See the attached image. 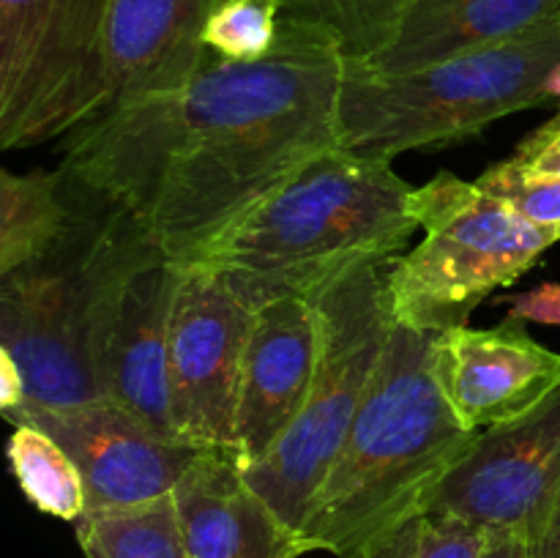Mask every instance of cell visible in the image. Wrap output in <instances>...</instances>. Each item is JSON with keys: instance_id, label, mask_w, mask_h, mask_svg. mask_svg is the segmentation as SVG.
I'll return each mask as SVG.
<instances>
[{"instance_id": "ffe728a7", "label": "cell", "mask_w": 560, "mask_h": 558, "mask_svg": "<svg viewBox=\"0 0 560 558\" xmlns=\"http://www.w3.org/2000/svg\"><path fill=\"white\" fill-rule=\"evenodd\" d=\"M5 452L16 487L38 512L66 523H77L88 512L80 468L55 438L33 425H14Z\"/></svg>"}, {"instance_id": "8fae6325", "label": "cell", "mask_w": 560, "mask_h": 558, "mask_svg": "<svg viewBox=\"0 0 560 558\" xmlns=\"http://www.w3.org/2000/svg\"><path fill=\"white\" fill-rule=\"evenodd\" d=\"M558 490L560 386L520 419L481 430L427 498L424 512L463 520L485 534L512 531L528 539Z\"/></svg>"}, {"instance_id": "cb8c5ba5", "label": "cell", "mask_w": 560, "mask_h": 558, "mask_svg": "<svg viewBox=\"0 0 560 558\" xmlns=\"http://www.w3.org/2000/svg\"><path fill=\"white\" fill-rule=\"evenodd\" d=\"M476 184L523 213L528 222L560 233V178H525L503 159L479 175Z\"/></svg>"}, {"instance_id": "30bf717a", "label": "cell", "mask_w": 560, "mask_h": 558, "mask_svg": "<svg viewBox=\"0 0 560 558\" xmlns=\"http://www.w3.org/2000/svg\"><path fill=\"white\" fill-rule=\"evenodd\" d=\"M252 315L219 274L184 268L170 328V408L184 443L233 452Z\"/></svg>"}, {"instance_id": "5b68a950", "label": "cell", "mask_w": 560, "mask_h": 558, "mask_svg": "<svg viewBox=\"0 0 560 558\" xmlns=\"http://www.w3.org/2000/svg\"><path fill=\"white\" fill-rule=\"evenodd\" d=\"M74 189L80 211L66 239L0 277V348L20 364L25 403L44 408L107 399L93 367V326L109 277L140 235L129 213Z\"/></svg>"}, {"instance_id": "9a60e30c", "label": "cell", "mask_w": 560, "mask_h": 558, "mask_svg": "<svg viewBox=\"0 0 560 558\" xmlns=\"http://www.w3.org/2000/svg\"><path fill=\"white\" fill-rule=\"evenodd\" d=\"M211 5L213 0H109L104 109L184 88L211 60L202 44Z\"/></svg>"}, {"instance_id": "f546056e", "label": "cell", "mask_w": 560, "mask_h": 558, "mask_svg": "<svg viewBox=\"0 0 560 558\" xmlns=\"http://www.w3.org/2000/svg\"><path fill=\"white\" fill-rule=\"evenodd\" d=\"M547 93H550L552 104H560V63L547 74Z\"/></svg>"}, {"instance_id": "7a4b0ae2", "label": "cell", "mask_w": 560, "mask_h": 558, "mask_svg": "<svg viewBox=\"0 0 560 558\" xmlns=\"http://www.w3.org/2000/svg\"><path fill=\"white\" fill-rule=\"evenodd\" d=\"M438 334L394 323L353 427L312 501L301 553L366 558L424 512L443 476L468 454L470 430L438 372Z\"/></svg>"}, {"instance_id": "83f0119b", "label": "cell", "mask_w": 560, "mask_h": 558, "mask_svg": "<svg viewBox=\"0 0 560 558\" xmlns=\"http://www.w3.org/2000/svg\"><path fill=\"white\" fill-rule=\"evenodd\" d=\"M27 399L25 377H22L20 364L5 348H0V414L20 408Z\"/></svg>"}, {"instance_id": "3957f363", "label": "cell", "mask_w": 560, "mask_h": 558, "mask_svg": "<svg viewBox=\"0 0 560 558\" xmlns=\"http://www.w3.org/2000/svg\"><path fill=\"white\" fill-rule=\"evenodd\" d=\"M413 191L392 162L337 146L219 235L189 268L219 274L257 310L273 299H310L366 263L399 255L419 222Z\"/></svg>"}, {"instance_id": "8992f818", "label": "cell", "mask_w": 560, "mask_h": 558, "mask_svg": "<svg viewBox=\"0 0 560 558\" xmlns=\"http://www.w3.org/2000/svg\"><path fill=\"white\" fill-rule=\"evenodd\" d=\"M413 213L424 239L386 271L397 326L446 334L468 326L476 306L541 260L560 233L528 222L479 184L438 173L416 186Z\"/></svg>"}, {"instance_id": "4fadbf2b", "label": "cell", "mask_w": 560, "mask_h": 558, "mask_svg": "<svg viewBox=\"0 0 560 558\" xmlns=\"http://www.w3.org/2000/svg\"><path fill=\"white\" fill-rule=\"evenodd\" d=\"M320 350L317 306L284 295L257 306L241 372L233 454L241 468L260 463L293 427L310 397Z\"/></svg>"}, {"instance_id": "4316f807", "label": "cell", "mask_w": 560, "mask_h": 558, "mask_svg": "<svg viewBox=\"0 0 560 558\" xmlns=\"http://www.w3.org/2000/svg\"><path fill=\"white\" fill-rule=\"evenodd\" d=\"M530 558H560V490L528 536Z\"/></svg>"}, {"instance_id": "52a82bcc", "label": "cell", "mask_w": 560, "mask_h": 558, "mask_svg": "<svg viewBox=\"0 0 560 558\" xmlns=\"http://www.w3.org/2000/svg\"><path fill=\"white\" fill-rule=\"evenodd\" d=\"M388 263H366L310 295L320 321L310 397L277 446L260 463L241 468L295 539L370 392L394 328L386 295Z\"/></svg>"}, {"instance_id": "7c38bea8", "label": "cell", "mask_w": 560, "mask_h": 558, "mask_svg": "<svg viewBox=\"0 0 560 558\" xmlns=\"http://www.w3.org/2000/svg\"><path fill=\"white\" fill-rule=\"evenodd\" d=\"M9 425H33L63 446L80 468L88 512L131 509L173 496L178 481L206 449L156 435L113 399L44 408L20 405L3 414Z\"/></svg>"}, {"instance_id": "2e32d148", "label": "cell", "mask_w": 560, "mask_h": 558, "mask_svg": "<svg viewBox=\"0 0 560 558\" xmlns=\"http://www.w3.org/2000/svg\"><path fill=\"white\" fill-rule=\"evenodd\" d=\"M186 558H301L299 539L244 479L228 449H206L173 490Z\"/></svg>"}, {"instance_id": "484cf974", "label": "cell", "mask_w": 560, "mask_h": 558, "mask_svg": "<svg viewBox=\"0 0 560 558\" xmlns=\"http://www.w3.org/2000/svg\"><path fill=\"white\" fill-rule=\"evenodd\" d=\"M509 321L560 326V282H541L525 293L506 295Z\"/></svg>"}, {"instance_id": "d4e9b609", "label": "cell", "mask_w": 560, "mask_h": 558, "mask_svg": "<svg viewBox=\"0 0 560 558\" xmlns=\"http://www.w3.org/2000/svg\"><path fill=\"white\" fill-rule=\"evenodd\" d=\"M506 164L525 178H560V113L530 131Z\"/></svg>"}, {"instance_id": "44dd1931", "label": "cell", "mask_w": 560, "mask_h": 558, "mask_svg": "<svg viewBox=\"0 0 560 558\" xmlns=\"http://www.w3.org/2000/svg\"><path fill=\"white\" fill-rule=\"evenodd\" d=\"M408 0H282L284 20L339 38L348 58L370 60L392 42Z\"/></svg>"}, {"instance_id": "e0dca14e", "label": "cell", "mask_w": 560, "mask_h": 558, "mask_svg": "<svg viewBox=\"0 0 560 558\" xmlns=\"http://www.w3.org/2000/svg\"><path fill=\"white\" fill-rule=\"evenodd\" d=\"M558 16L560 0H408L392 42L361 63L386 74L424 69Z\"/></svg>"}, {"instance_id": "5bb4252c", "label": "cell", "mask_w": 560, "mask_h": 558, "mask_svg": "<svg viewBox=\"0 0 560 558\" xmlns=\"http://www.w3.org/2000/svg\"><path fill=\"white\" fill-rule=\"evenodd\" d=\"M438 372L446 397L470 430L503 425L545 403L560 386V353L520 326H459L438 334Z\"/></svg>"}, {"instance_id": "ac0fdd59", "label": "cell", "mask_w": 560, "mask_h": 558, "mask_svg": "<svg viewBox=\"0 0 560 558\" xmlns=\"http://www.w3.org/2000/svg\"><path fill=\"white\" fill-rule=\"evenodd\" d=\"M80 197L63 170H0V277L31 266L66 239Z\"/></svg>"}, {"instance_id": "7402d4cb", "label": "cell", "mask_w": 560, "mask_h": 558, "mask_svg": "<svg viewBox=\"0 0 560 558\" xmlns=\"http://www.w3.org/2000/svg\"><path fill=\"white\" fill-rule=\"evenodd\" d=\"M282 16V0H213L202 44L219 60L255 63L277 47Z\"/></svg>"}, {"instance_id": "277c9868", "label": "cell", "mask_w": 560, "mask_h": 558, "mask_svg": "<svg viewBox=\"0 0 560 558\" xmlns=\"http://www.w3.org/2000/svg\"><path fill=\"white\" fill-rule=\"evenodd\" d=\"M560 63V16L520 36L413 71L345 63L339 146L394 162L399 153L448 146L498 118L552 104L547 74Z\"/></svg>"}, {"instance_id": "f1b7e54d", "label": "cell", "mask_w": 560, "mask_h": 558, "mask_svg": "<svg viewBox=\"0 0 560 558\" xmlns=\"http://www.w3.org/2000/svg\"><path fill=\"white\" fill-rule=\"evenodd\" d=\"M481 558H530L528 539L523 534H512V531L487 534V545Z\"/></svg>"}, {"instance_id": "d6986e66", "label": "cell", "mask_w": 560, "mask_h": 558, "mask_svg": "<svg viewBox=\"0 0 560 558\" xmlns=\"http://www.w3.org/2000/svg\"><path fill=\"white\" fill-rule=\"evenodd\" d=\"M74 531L85 558H186L173 496L131 509L85 512Z\"/></svg>"}, {"instance_id": "ba28073f", "label": "cell", "mask_w": 560, "mask_h": 558, "mask_svg": "<svg viewBox=\"0 0 560 558\" xmlns=\"http://www.w3.org/2000/svg\"><path fill=\"white\" fill-rule=\"evenodd\" d=\"M109 0H0V148L71 135L107 104Z\"/></svg>"}, {"instance_id": "603a6c76", "label": "cell", "mask_w": 560, "mask_h": 558, "mask_svg": "<svg viewBox=\"0 0 560 558\" xmlns=\"http://www.w3.org/2000/svg\"><path fill=\"white\" fill-rule=\"evenodd\" d=\"M485 545V531L446 514L424 512L399 525L366 558H481Z\"/></svg>"}, {"instance_id": "9c48e42d", "label": "cell", "mask_w": 560, "mask_h": 558, "mask_svg": "<svg viewBox=\"0 0 560 558\" xmlns=\"http://www.w3.org/2000/svg\"><path fill=\"white\" fill-rule=\"evenodd\" d=\"M184 268L140 230L104 288L93 326V367L104 397L173 438L170 328Z\"/></svg>"}, {"instance_id": "6da1fadb", "label": "cell", "mask_w": 560, "mask_h": 558, "mask_svg": "<svg viewBox=\"0 0 560 558\" xmlns=\"http://www.w3.org/2000/svg\"><path fill=\"white\" fill-rule=\"evenodd\" d=\"M348 53L284 20L268 58H213L173 93L115 104L71 131L60 170L129 213L180 268L339 146Z\"/></svg>"}]
</instances>
